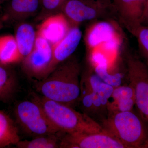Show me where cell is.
<instances>
[{
  "label": "cell",
  "instance_id": "cell-21",
  "mask_svg": "<svg viewBox=\"0 0 148 148\" xmlns=\"http://www.w3.org/2000/svg\"><path fill=\"white\" fill-rule=\"evenodd\" d=\"M113 101L124 100L135 98V91L132 86L127 85H120L114 88L112 97Z\"/></svg>",
  "mask_w": 148,
  "mask_h": 148
},
{
  "label": "cell",
  "instance_id": "cell-8",
  "mask_svg": "<svg viewBox=\"0 0 148 148\" xmlns=\"http://www.w3.org/2000/svg\"><path fill=\"white\" fill-rule=\"evenodd\" d=\"M59 148H126L112 135L103 129L92 132L64 133Z\"/></svg>",
  "mask_w": 148,
  "mask_h": 148
},
{
  "label": "cell",
  "instance_id": "cell-18",
  "mask_svg": "<svg viewBox=\"0 0 148 148\" xmlns=\"http://www.w3.org/2000/svg\"><path fill=\"white\" fill-rule=\"evenodd\" d=\"M63 133L42 135L35 137L31 140H20L16 147L19 148H59L60 140Z\"/></svg>",
  "mask_w": 148,
  "mask_h": 148
},
{
  "label": "cell",
  "instance_id": "cell-7",
  "mask_svg": "<svg viewBox=\"0 0 148 148\" xmlns=\"http://www.w3.org/2000/svg\"><path fill=\"white\" fill-rule=\"evenodd\" d=\"M52 58L51 45L37 34L33 50L21 61L23 71L35 82L41 80L47 76Z\"/></svg>",
  "mask_w": 148,
  "mask_h": 148
},
{
  "label": "cell",
  "instance_id": "cell-19",
  "mask_svg": "<svg viewBox=\"0 0 148 148\" xmlns=\"http://www.w3.org/2000/svg\"><path fill=\"white\" fill-rule=\"evenodd\" d=\"M133 36L137 39L143 61L148 67V27L141 25Z\"/></svg>",
  "mask_w": 148,
  "mask_h": 148
},
{
  "label": "cell",
  "instance_id": "cell-2",
  "mask_svg": "<svg viewBox=\"0 0 148 148\" xmlns=\"http://www.w3.org/2000/svg\"><path fill=\"white\" fill-rule=\"evenodd\" d=\"M99 124L126 148H148V123L133 110L108 114Z\"/></svg>",
  "mask_w": 148,
  "mask_h": 148
},
{
  "label": "cell",
  "instance_id": "cell-15",
  "mask_svg": "<svg viewBox=\"0 0 148 148\" xmlns=\"http://www.w3.org/2000/svg\"><path fill=\"white\" fill-rule=\"evenodd\" d=\"M18 87L16 75L9 65L0 63V102L8 103L15 94Z\"/></svg>",
  "mask_w": 148,
  "mask_h": 148
},
{
  "label": "cell",
  "instance_id": "cell-13",
  "mask_svg": "<svg viewBox=\"0 0 148 148\" xmlns=\"http://www.w3.org/2000/svg\"><path fill=\"white\" fill-rule=\"evenodd\" d=\"M71 26L62 12L48 16L42 20L36 31L51 45L58 42L67 34Z\"/></svg>",
  "mask_w": 148,
  "mask_h": 148
},
{
  "label": "cell",
  "instance_id": "cell-14",
  "mask_svg": "<svg viewBox=\"0 0 148 148\" xmlns=\"http://www.w3.org/2000/svg\"><path fill=\"white\" fill-rule=\"evenodd\" d=\"M14 38L21 61L33 50L37 37V32L33 25L22 21L16 23Z\"/></svg>",
  "mask_w": 148,
  "mask_h": 148
},
{
  "label": "cell",
  "instance_id": "cell-23",
  "mask_svg": "<svg viewBox=\"0 0 148 148\" xmlns=\"http://www.w3.org/2000/svg\"><path fill=\"white\" fill-rule=\"evenodd\" d=\"M4 21L3 20L2 15V13H0V30L1 29L2 27H3V24Z\"/></svg>",
  "mask_w": 148,
  "mask_h": 148
},
{
  "label": "cell",
  "instance_id": "cell-24",
  "mask_svg": "<svg viewBox=\"0 0 148 148\" xmlns=\"http://www.w3.org/2000/svg\"><path fill=\"white\" fill-rule=\"evenodd\" d=\"M100 1H103V2L107 3L112 4V0H100Z\"/></svg>",
  "mask_w": 148,
  "mask_h": 148
},
{
  "label": "cell",
  "instance_id": "cell-11",
  "mask_svg": "<svg viewBox=\"0 0 148 148\" xmlns=\"http://www.w3.org/2000/svg\"><path fill=\"white\" fill-rule=\"evenodd\" d=\"M82 33L79 26H71L65 37L51 45L52 58L48 75L63 62L71 56L79 45Z\"/></svg>",
  "mask_w": 148,
  "mask_h": 148
},
{
  "label": "cell",
  "instance_id": "cell-9",
  "mask_svg": "<svg viewBox=\"0 0 148 148\" xmlns=\"http://www.w3.org/2000/svg\"><path fill=\"white\" fill-rule=\"evenodd\" d=\"M148 0H112L114 15L119 24L133 36L141 26L140 19Z\"/></svg>",
  "mask_w": 148,
  "mask_h": 148
},
{
  "label": "cell",
  "instance_id": "cell-10",
  "mask_svg": "<svg viewBox=\"0 0 148 148\" xmlns=\"http://www.w3.org/2000/svg\"><path fill=\"white\" fill-rule=\"evenodd\" d=\"M120 25L118 21L114 18L96 20L91 24L85 34L87 51L98 48L116 37L124 35Z\"/></svg>",
  "mask_w": 148,
  "mask_h": 148
},
{
  "label": "cell",
  "instance_id": "cell-17",
  "mask_svg": "<svg viewBox=\"0 0 148 148\" xmlns=\"http://www.w3.org/2000/svg\"><path fill=\"white\" fill-rule=\"evenodd\" d=\"M19 62L21 59L14 36L0 37V63L9 65Z\"/></svg>",
  "mask_w": 148,
  "mask_h": 148
},
{
  "label": "cell",
  "instance_id": "cell-16",
  "mask_svg": "<svg viewBox=\"0 0 148 148\" xmlns=\"http://www.w3.org/2000/svg\"><path fill=\"white\" fill-rule=\"evenodd\" d=\"M20 140L16 123L8 114L0 110V148L16 145Z\"/></svg>",
  "mask_w": 148,
  "mask_h": 148
},
{
  "label": "cell",
  "instance_id": "cell-6",
  "mask_svg": "<svg viewBox=\"0 0 148 148\" xmlns=\"http://www.w3.org/2000/svg\"><path fill=\"white\" fill-rule=\"evenodd\" d=\"M71 26H79L83 22L113 18L112 4L100 0H69L61 8Z\"/></svg>",
  "mask_w": 148,
  "mask_h": 148
},
{
  "label": "cell",
  "instance_id": "cell-5",
  "mask_svg": "<svg viewBox=\"0 0 148 148\" xmlns=\"http://www.w3.org/2000/svg\"><path fill=\"white\" fill-rule=\"evenodd\" d=\"M16 121L27 134L37 136L61 132L53 125L38 101L32 100L18 103L14 109Z\"/></svg>",
  "mask_w": 148,
  "mask_h": 148
},
{
  "label": "cell",
  "instance_id": "cell-20",
  "mask_svg": "<svg viewBox=\"0 0 148 148\" xmlns=\"http://www.w3.org/2000/svg\"><path fill=\"white\" fill-rule=\"evenodd\" d=\"M66 0H41L40 18L43 20L48 16L59 12Z\"/></svg>",
  "mask_w": 148,
  "mask_h": 148
},
{
  "label": "cell",
  "instance_id": "cell-22",
  "mask_svg": "<svg viewBox=\"0 0 148 148\" xmlns=\"http://www.w3.org/2000/svg\"><path fill=\"white\" fill-rule=\"evenodd\" d=\"M140 24L142 26L148 27V1L143 11V14L140 19Z\"/></svg>",
  "mask_w": 148,
  "mask_h": 148
},
{
  "label": "cell",
  "instance_id": "cell-12",
  "mask_svg": "<svg viewBox=\"0 0 148 148\" xmlns=\"http://www.w3.org/2000/svg\"><path fill=\"white\" fill-rule=\"evenodd\" d=\"M41 0H8L2 15L4 22L17 23L36 15L40 11Z\"/></svg>",
  "mask_w": 148,
  "mask_h": 148
},
{
  "label": "cell",
  "instance_id": "cell-1",
  "mask_svg": "<svg viewBox=\"0 0 148 148\" xmlns=\"http://www.w3.org/2000/svg\"><path fill=\"white\" fill-rule=\"evenodd\" d=\"M81 70L79 62L72 56L44 79L35 82L36 91L44 98L74 108L80 95Z\"/></svg>",
  "mask_w": 148,
  "mask_h": 148
},
{
  "label": "cell",
  "instance_id": "cell-25",
  "mask_svg": "<svg viewBox=\"0 0 148 148\" xmlns=\"http://www.w3.org/2000/svg\"><path fill=\"white\" fill-rule=\"evenodd\" d=\"M5 1V0H0V5H1V4L2 3Z\"/></svg>",
  "mask_w": 148,
  "mask_h": 148
},
{
  "label": "cell",
  "instance_id": "cell-3",
  "mask_svg": "<svg viewBox=\"0 0 148 148\" xmlns=\"http://www.w3.org/2000/svg\"><path fill=\"white\" fill-rule=\"evenodd\" d=\"M34 97L42 106L49 118L60 132L64 133L92 132L103 130L100 124L86 114L74 108L42 97Z\"/></svg>",
  "mask_w": 148,
  "mask_h": 148
},
{
  "label": "cell",
  "instance_id": "cell-4",
  "mask_svg": "<svg viewBox=\"0 0 148 148\" xmlns=\"http://www.w3.org/2000/svg\"><path fill=\"white\" fill-rule=\"evenodd\" d=\"M123 54L125 78L134 88L139 114L148 123V66L130 50L127 41L124 43Z\"/></svg>",
  "mask_w": 148,
  "mask_h": 148
}]
</instances>
